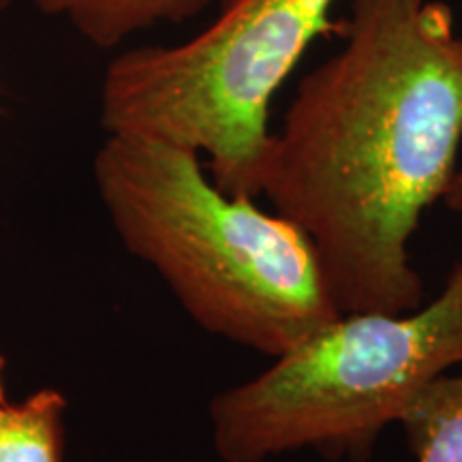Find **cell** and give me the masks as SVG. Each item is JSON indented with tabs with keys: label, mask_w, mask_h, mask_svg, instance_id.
Here are the masks:
<instances>
[{
	"label": "cell",
	"mask_w": 462,
	"mask_h": 462,
	"mask_svg": "<svg viewBox=\"0 0 462 462\" xmlns=\"http://www.w3.org/2000/svg\"><path fill=\"white\" fill-rule=\"evenodd\" d=\"M340 34L273 133L262 195L313 242L340 313H407L409 242L462 152V34L439 0H351Z\"/></svg>",
	"instance_id": "1"
},
{
	"label": "cell",
	"mask_w": 462,
	"mask_h": 462,
	"mask_svg": "<svg viewBox=\"0 0 462 462\" xmlns=\"http://www.w3.org/2000/svg\"><path fill=\"white\" fill-rule=\"evenodd\" d=\"M92 178L126 251L206 332L279 357L343 315L309 236L218 189L195 150L107 135Z\"/></svg>",
	"instance_id": "2"
},
{
	"label": "cell",
	"mask_w": 462,
	"mask_h": 462,
	"mask_svg": "<svg viewBox=\"0 0 462 462\" xmlns=\"http://www.w3.org/2000/svg\"><path fill=\"white\" fill-rule=\"evenodd\" d=\"M462 366V259L424 309L343 313L210 402L223 462H265L313 449L366 462L430 381Z\"/></svg>",
	"instance_id": "3"
},
{
	"label": "cell",
	"mask_w": 462,
	"mask_h": 462,
	"mask_svg": "<svg viewBox=\"0 0 462 462\" xmlns=\"http://www.w3.org/2000/svg\"><path fill=\"white\" fill-rule=\"evenodd\" d=\"M338 0H223L204 31L114 56L101 82L106 135L195 150L229 195H262L270 106L315 39L340 32Z\"/></svg>",
	"instance_id": "4"
},
{
	"label": "cell",
	"mask_w": 462,
	"mask_h": 462,
	"mask_svg": "<svg viewBox=\"0 0 462 462\" xmlns=\"http://www.w3.org/2000/svg\"><path fill=\"white\" fill-rule=\"evenodd\" d=\"M215 0H37L43 14L65 20L79 37L112 50L161 24H182Z\"/></svg>",
	"instance_id": "5"
},
{
	"label": "cell",
	"mask_w": 462,
	"mask_h": 462,
	"mask_svg": "<svg viewBox=\"0 0 462 462\" xmlns=\"http://www.w3.org/2000/svg\"><path fill=\"white\" fill-rule=\"evenodd\" d=\"M398 424L418 462H462V374L430 381Z\"/></svg>",
	"instance_id": "6"
},
{
	"label": "cell",
	"mask_w": 462,
	"mask_h": 462,
	"mask_svg": "<svg viewBox=\"0 0 462 462\" xmlns=\"http://www.w3.org/2000/svg\"><path fill=\"white\" fill-rule=\"evenodd\" d=\"M67 398L42 388L0 411V462H62Z\"/></svg>",
	"instance_id": "7"
},
{
	"label": "cell",
	"mask_w": 462,
	"mask_h": 462,
	"mask_svg": "<svg viewBox=\"0 0 462 462\" xmlns=\"http://www.w3.org/2000/svg\"><path fill=\"white\" fill-rule=\"evenodd\" d=\"M443 201H446L454 212L462 215V152H460L458 167H456L452 182H449L446 195H443Z\"/></svg>",
	"instance_id": "8"
},
{
	"label": "cell",
	"mask_w": 462,
	"mask_h": 462,
	"mask_svg": "<svg viewBox=\"0 0 462 462\" xmlns=\"http://www.w3.org/2000/svg\"><path fill=\"white\" fill-rule=\"evenodd\" d=\"M5 366H7V362H5V357L0 356V411H3V409L9 404V401H7V392H5V383H3Z\"/></svg>",
	"instance_id": "9"
},
{
	"label": "cell",
	"mask_w": 462,
	"mask_h": 462,
	"mask_svg": "<svg viewBox=\"0 0 462 462\" xmlns=\"http://www.w3.org/2000/svg\"><path fill=\"white\" fill-rule=\"evenodd\" d=\"M9 5H11V0H0V11H3V9H7Z\"/></svg>",
	"instance_id": "10"
}]
</instances>
